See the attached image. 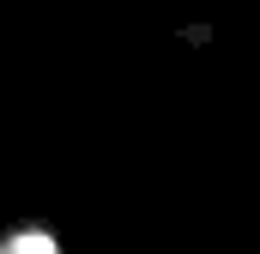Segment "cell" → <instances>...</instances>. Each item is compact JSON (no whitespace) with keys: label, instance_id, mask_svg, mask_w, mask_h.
<instances>
[{"label":"cell","instance_id":"6da1fadb","mask_svg":"<svg viewBox=\"0 0 260 254\" xmlns=\"http://www.w3.org/2000/svg\"><path fill=\"white\" fill-rule=\"evenodd\" d=\"M0 254H55V242L49 236H18V242H6Z\"/></svg>","mask_w":260,"mask_h":254}]
</instances>
